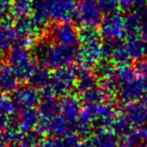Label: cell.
I'll return each instance as SVG.
<instances>
[{
    "label": "cell",
    "instance_id": "52a82bcc",
    "mask_svg": "<svg viewBox=\"0 0 147 147\" xmlns=\"http://www.w3.org/2000/svg\"><path fill=\"white\" fill-rule=\"evenodd\" d=\"M79 72L72 66L55 70L51 76L49 85L45 90L59 95L68 94L78 83Z\"/></svg>",
    "mask_w": 147,
    "mask_h": 147
},
{
    "label": "cell",
    "instance_id": "5b68a950",
    "mask_svg": "<svg viewBox=\"0 0 147 147\" xmlns=\"http://www.w3.org/2000/svg\"><path fill=\"white\" fill-rule=\"evenodd\" d=\"M7 62L20 80H30L37 70V60L27 47L17 45L8 52Z\"/></svg>",
    "mask_w": 147,
    "mask_h": 147
},
{
    "label": "cell",
    "instance_id": "8fae6325",
    "mask_svg": "<svg viewBox=\"0 0 147 147\" xmlns=\"http://www.w3.org/2000/svg\"><path fill=\"white\" fill-rule=\"evenodd\" d=\"M18 43L15 24L5 20L0 22V54L11 51Z\"/></svg>",
    "mask_w": 147,
    "mask_h": 147
},
{
    "label": "cell",
    "instance_id": "ac0fdd59",
    "mask_svg": "<svg viewBox=\"0 0 147 147\" xmlns=\"http://www.w3.org/2000/svg\"><path fill=\"white\" fill-rule=\"evenodd\" d=\"M97 4L104 14L117 13L120 9V0H97Z\"/></svg>",
    "mask_w": 147,
    "mask_h": 147
},
{
    "label": "cell",
    "instance_id": "2e32d148",
    "mask_svg": "<svg viewBox=\"0 0 147 147\" xmlns=\"http://www.w3.org/2000/svg\"><path fill=\"white\" fill-rule=\"evenodd\" d=\"M34 10V3L32 0H16L13 3V9L12 14L16 19L29 17L32 14Z\"/></svg>",
    "mask_w": 147,
    "mask_h": 147
},
{
    "label": "cell",
    "instance_id": "6da1fadb",
    "mask_svg": "<svg viewBox=\"0 0 147 147\" xmlns=\"http://www.w3.org/2000/svg\"><path fill=\"white\" fill-rule=\"evenodd\" d=\"M32 3L31 17L40 30L51 22H70L75 18L78 7L76 0H32Z\"/></svg>",
    "mask_w": 147,
    "mask_h": 147
},
{
    "label": "cell",
    "instance_id": "e0dca14e",
    "mask_svg": "<svg viewBox=\"0 0 147 147\" xmlns=\"http://www.w3.org/2000/svg\"><path fill=\"white\" fill-rule=\"evenodd\" d=\"M51 74L47 72L46 68H37V70L34 72L32 77L30 78V81L34 84V86L40 88L46 89L49 85V81H51Z\"/></svg>",
    "mask_w": 147,
    "mask_h": 147
},
{
    "label": "cell",
    "instance_id": "5bb4252c",
    "mask_svg": "<svg viewBox=\"0 0 147 147\" xmlns=\"http://www.w3.org/2000/svg\"><path fill=\"white\" fill-rule=\"evenodd\" d=\"M14 102L21 108H29L32 107L38 101V94H37L36 87H20L17 88L14 92Z\"/></svg>",
    "mask_w": 147,
    "mask_h": 147
},
{
    "label": "cell",
    "instance_id": "ba28073f",
    "mask_svg": "<svg viewBox=\"0 0 147 147\" xmlns=\"http://www.w3.org/2000/svg\"><path fill=\"white\" fill-rule=\"evenodd\" d=\"M100 34L107 42H121L127 33L126 18L119 13L108 14L100 25Z\"/></svg>",
    "mask_w": 147,
    "mask_h": 147
},
{
    "label": "cell",
    "instance_id": "7a4b0ae2",
    "mask_svg": "<svg viewBox=\"0 0 147 147\" xmlns=\"http://www.w3.org/2000/svg\"><path fill=\"white\" fill-rule=\"evenodd\" d=\"M105 57H109L114 63L127 65L132 61H141L147 53V44L141 37L129 36L121 42L104 43Z\"/></svg>",
    "mask_w": 147,
    "mask_h": 147
},
{
    "label": "cell",
    "instance_id": "9c48e42d",
    "mask_svg": "<svg viewBox=\"0 0 147 147\" xmlns=\"http://www.w3.org/2000/svg\"><path fill=\"white\" fill-rule=\"evenodd\" d=\"M49 40L64 46L79 48L80 32L71 22L57 23L49 30Z\"/></svg>",
    "mask_w": 147,
    "mask_h": 147
},
{
    "label": "cell",
    "instance_id": "ffe728a7",
    "mask_svg": "<svg viewBox=\"0 0 147 147\" xmlns=\"http://www.w3.org/2000/svg\"><path fill=\"white\" fill-rule=\"evenodd\" d=\"M147 4V0H120V8L131 12L134 8H141Z\"/></svg>",
    "mask_w": 147,
    "mask_h": 147
},
{
    "label": "cell",
    "instance_id": "d6986e66",
    "mask_svg": "<svg viewBox=\"0 0 147 147\" xmlns=\"http://www.w3.org/2000/svg\"><path fill=\"white\" fill-rule=\"evenodd\" d=\"M13 0H0V22L7 20V17L12 14Z\"/></svg>",
    "mask_w": 147,
    "mask_h": 147
},
{
    "label": "cell",
    "instance_id": "7c38bea8",
    "mask_svg": "<svg viewBox=\"0 0 147 147\" xmlns=\"http://www.w3.org/2000/svg\"><path fill=\"white\" fill-rule=\"evenodd\" d=\"M126 121L133 127H143L147 123V103L133 102L130 103L126 110Z\"/></svg>",
    "mask_w": 147,
    "mask_h": 147
},
{
    "label": "cell",
    "instance_id": "30bf717a",
    "mask_svg": "<svg viewBox=\"0 0 147 147\" xmlns=\"http://www.w3.org/2000/svg\"><path fill=\"white\" fill-rule=\"evenodd\" d=\"M16 32L18 36V43L19 45L29 48L36 42L37 35H38L40 28L36 25L31 16L21 19H16L15 23Z\"/></svg>",
    "mask_w": 147,
    "mask_h": 147
},
{
    "label": "cell",
    "instance_id": "3957f363",
    "mask_svg": "<svg viewBox=\"0 0 147 147\" xmlns=\"http://www.w3.org/2000/svg\"><path fill=\"white\" fill-rule=\"evenodd\" d=\"M78 48L64 46L49 40L38 45L36 49L37 60L46 69L57 70L69 67L77 60Z\"/></svg>",
    "mask_w": 147,
    "mask_h": 147
},
{
    "label": "cell",
    "instance_id": "4fadbf2b",
    "mask_svg": "<svg viewBox=\"0 0 147 147\" xmlns=\"http://www.w3.org/2000/svg\"><path fill=\"white\" fill-rule=\"evenodd\" d=\"M20 78L8 63L0 64V90L10 92L17 89Z\"/></svg>",
    "mask_w": 147,
    "mask_h": 147
},
{
    "label": "cell",
    "instance_id": "8992f818",
    "mask_svg": "<svg viewBox=\"0 0 147 147\" xmlns=\"http://www.w3.org/2000/svg\"><path fill=\"white\" fill-rule=\"evenodd\" d=\"M103 12L95 0H82L77 7L76 19L77 23L83 29H96L100 27L103 19Z\"/></svg>",
    "mask_w": 147,
    "mask_h": 147
},
{
    "label": "cell",
    "instance_id": "9a60e30c",
    "mask_svg": "<svg viewBox=\"0 0 147 147\" xmlns=\"http://www.w3.org/2000/svg\"><path fill=\"white\" fill-rule=\"evenodd\" d=\"M126 26L129 36H140L142 29V19L139 10L131 11L126 16Z\"/></svg>",
    "mask_w": 147,
    "mask_h": 147
},
{
    "label": "cell",
    "instance_id": "277c9868",
    "mask_svg": "<svg viewBox=\"0 0 147 147\" xmlns=\"http://www.w3.org/2000/svg\"><path fill=\"white\" fill-rule=\"evenodd\" d=\"M100 32L95 29H84L80 32V44L77 60L83 69H90L102 63L105 57V46Z\"/></svg>",
    "mask_w": 147,
    "mask_h": 147
}]
</instances>
